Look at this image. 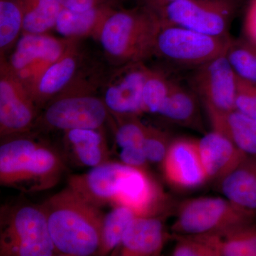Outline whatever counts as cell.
<instances>
[{
  "instance_id": "21",
  "label": "cell",
  "mask_w": 256,
  "mask_h": 256,
  "mask_svg": "<svg viewBox=\"0 0 256 256\" xmlns=\"http://www.w3.org/2000/svg\"><path fill=\"white\" fill-rule=\"evenodd\" d=\"M192 236L212 248L216 256H256L255 222Z\"/></svg>"
},
{
  "instance_id": "22",
  "label": "cell",
  "mask_w": 256,
  "mask_h": 256,
  "mask_svg": "<svg viewBox=\"0 0 256 256\" xmlns=\"http://www.w3.org/2000/svg\"><path fill=\"white\" fill-rule=\"evenodd\" d=\"M200 100L191 87L172 80L169 96L159 114L172 124L202 130Z\"/></svg>"
},
{
  "instance_id": "26",
  "label": "cell",
  "mask_w": 256,
  "mask_h": 256,
  "mask_svg": "<svg viewBox=\"0 0 256 256\" xmlns=\"http://www.w3.org/2000/svg\"><path fill=\"white\" fill-rule=\"evenodd\" d=\"M138 216L131 208L117 206L104 216L102 245L99 256H107L118 248L128 228Z\"/></svg>"
},
{
  "instance_id": "35",
  "label": "cell",
  "mask_w": 256,
  "mask_h": 256,
  "mask_svg": "<svg viewBox=\"0 0 256 256\" xmlns=\"http://www.w3.org/2000/svg\"><path fill=\"white\" fill-rule=\"evenodd\" d=\"M244 37L256 44V0H250L244 23Z\"/></svg>"
},
{
  "instance_id": "4",
  "label": "cell",
  "mask_w": 256,
  "mask_h": 256,
  "mask_svg": "<svg viewBox=\"0 0 256 256\" xmlns=\"http://www.w3.org/2000/svg\"><path fill=\"white\" fill-rule=\"evenodd\" d=\"M0 256H57L42 206L18 204L2 208Z\"/></svg>"
},
{
  "instance_id": "31",
  "label": "cell",
  "mask_w": 256,
  "mask_h": 256,
  "mask_svg": "<svg viewBox=\"0 0 256 256\" xmlns=\"http://www.w3.org/2000/svg\"><path fill=\"white\" fill-rule=\"evenodd\" d=\"M235 109L256 120V84L237 76Z\"/></svg>"
},
{
  "instance_id": "13",
  "label": "cell",
  "mask_w": 256,
  "mask_h": 256,
  "mask_svg": "<svg viewBox=\"0 0 256 256\" xmlns=\"http://www.w3.org/2000/svg\"><path fill=\"white\" fill-rule=\"evenodd\" d=\"M130 168L122 162H107L86 174L69 176L68 186L94 206H114L122 182Z\"/></svg>"
},
{
  "instance_id": "23",
  "label": "cell",
  "mask_w": 256,
  "mask_h": 256,
  "mask_svg": "<svg viewBox=\"0 0 256 256\" xmlns=\"http://www.w3.org/2000/svg\"><path fill=\"white\" fill-rule=\"evenodd\" d=\"M218 184L229 201L244 210L256 212V158L248 156Z\"/></svg>"
},
{
  "instance_id": "19",
  "label": "cell",
  "mask_w": 256,
  "mask_h": 256,
  "mask_svg": "<svg viewBox=\"0 0 256 256\" xmlns=\"http://www.w3.org/2000/svg\"><path fill=\"white\" fill-rule=\"evenodd\" d=\"M64 142L69 158L78 166L94 168L110 161L104 128L66 131Z\"/></svg>"
},
{
  "instance_id": "16",
  "label": "cell",
  "mask_w": 256,
  "mask_h": 256,
  "mask_svg": "<svg viewBox=\"0 0 256 256\" xmlns=\"http://www.w3.org/2000/svg\"><path fill=\"white\" fill-rule=\"evenodd\" d=\"M198 143L208 182L220 183L248 158L228 138L216 131L207 133Z\"/></svg>"
},
{
  "instance_id": "7",
  "label": "cell",
  "mask_w": 256,
  "mask_h": 256,
  "mask_svg": "<svg viewBox=\"0 0 256 256\" xmlns=\"http://www.w3.org/2000/svg\"><path fill=\"white\" fill-rule=\"evenodd\" d=\"M242 0H180L158 14L162 22L210 36H228Z\"/></svg>"
},
{
  "instance_id": "18",
  "label": "cell",
  "mask_w": 256,
  "mask_h": 256,
  "mask_svg": "<svg viewBox=\"0 0 256 256\" xmlns=\"http://www.w3.org/2000/svg\"><path fill=\"white\" fill-rule=\"evenodd\" d=\"M212 130L228 138L248 158H256V120L236 109L217 110L204 106Z\"/></svg>"
},
{
  "instance_id": "25",
  "label": "cell",
  "mask_w": 256,
  "mask_h": 256,
  "mask_svg": "<svg viewBox=\"0 0 256 256\" xmlns=\"http://www.w3.org/2000/svg\"><path fill=\"white\" fill-rule=\"evenodd\" d=\"M22 0H0V56L16 46L23 34Z\"/></svg>"
},
{
  "instance_id": "34",
  "label": "cell",
  "mask_w": 256,
  "mask_h": 256,
  "mask_svg": "<svg viewBox=\"0 0 256 256\" xmlns=\"http://www.w3.org/2000/svg\"><path fill=\"white\" fill-rule=\"evenodd\" d=\"M65 9L74 12H84L105 4L118 6V0H60Z\"/></svg>"
},
{
  "instance_id": "5",
  "label": "cell",
  "mask_w": 256,
  "mask_h": 256,
  "mask_svg": "<svg viewBox=\"0 0 256 256\" xmlns=\"http://www.w3.org/2000/svg\"><path fill=\"white\" fill-rule=\"evenodd\" d=\"M256 218V212L244 210L226 198L201 197L178 206L172 230L176 235H202L254 223Z\"/></svg>"
},
{
  "instance_id": "32",
  "label": "cell",
  "mask_w": 256,
  "mask_h": 256,
  "mask_svg": "<svg viewBox=\"0 0 256 256\" xmlns=\"http://www.w3.org/2000/svg\"><path fill=\"white\" fill-rule=\"evenodd\" d=\"M176 244L172 256H216L212 248L192 236L174 234Z\"/></svg>"
},
{
  "instance_id": "20",
  "label": "cell",
  "mask_w": 256,
  "mask_h": 256,
  "mask_svg": "<svg viewBox=\"0 0 256 256\" xmlns=\"http://www.w3.org/2000/svg\"><path fill=\"white\" fill-rule=\"evenodd\" d=\"M118 6L105 4L84 12H74L64 8L54 30L64 38L80 40L92 38L98 40L102 26Z\"/></svg>"
},
{
  "instance_id": "8",
  "label": "cell",
  "mask_w": 256,
  "mask_h": 256,
  "mask_svg": "<svg viewBox=\"0 0 256 256\" xmlns=\"http://www.w3.org/2000/svg\"><path fill=\"white\" fill-rule=\"evenodd\" d=\"M40 109L25 84L0 56V138L32 132Z\"/></svg>"
},
{
  "instance_id": "33",
  "label": "cell",
  "mask_w": 256,
  "mask_h": 256,
  "mask_svg": "<svg viewBox=\"0 0 256 256\" xmlns=\"http://www.w3.org/2000/svg\"><path fill=\"white\" fill-rule=\"evenodd\" d=\"M121 162L134 169L148 171L150 162L146 158L142 146H128L121 149Z\"/></svg>"
},
{
  "instance_id": "11",
  "label": "cell",
  "mask_w": 256,
  "mask_h": 256,
  "mask_svg": "<svg viewBox=\"0 0 256 256\" xmlns=\"http://www.w3.org/2000/svg\"><path fill=\"white\" fill-rule=\"evenodd\" d=\"M148 70L144 62L117 66L102 86V100L110 114L140 116L144 114L143 88Z\"/></svg>"
},
{
  "instance_id": "17",
  "label": "cell",
  "mask_w": 256,
  "mask_h": 256,
  "mask_svg": "<svg viewBox=\"0 0 256 256\" xmlns=\"http://www.w3.org/2000/svg\"><path fill=\"white\" fill-rule=\"evenodd\" d=\"M163 216H137L118 248L124 256H160L168 239Z\"/></svg>"
},
{
  "instance_id": "36",
  "label": "cell",
  "mask_w": 256,
  "mask_h": 256,
  "mask_svg": "<svg viewBox=\"0 0 256 256\" xmlns=\"http://www.w3.org/2000/svg\"><path fill=\"white\" fill-rule=\"evenodd\" d=\"M138 6L158 15L162 10L180 0H137Z\"/></svg>"
},
{
  "instance_id": "14",
  "label": "cell",
  "mask_w": 256,
  "mask_h": 256,
  "mask_svg": "<svg viewBox=\"0 0 256 256\" xmlns=\"http://www.w3.org/2000/svg\"><path fill=\"white\" fill-rule=\"evenodd\" d=\"M66 171L63 158L43 141L22 165L12 188L28 193L54 188Z\"/></svg>"
},
{
  "instance_id": "37",
  "label": "cell",
  "mask_w": 256,
  "mask_h": 256,
  "mask_svg": "<svg viewBox=\"0 0 256 256\" xmlns=\"http://www.w3.org/2000/svg\"><path fill=\"white\" fill-rule=\"evenodd\" d=\"M118 1H119V2H120V1H121V0H118Z\"/></svg>"
},
{
  "instance_id": "24",
  "label": "cell",
  "mask_w": 256,
  "mask_h": 256,
  "mask_svg": "<svg viewBox=\"0 0 256 256\" xmlns=\"http://www.w3.org/2000/svg\"><path fill=\"white\" fill-rule=\"evenodd\" d=\"M23 34H46L55 28L64 8L60 0H22Z\"/></svg>"
},
{
  "instance_id": "6",
  "label": "cell",
  "mask_w": 256,
  "mask_h": 256,
  "mask_svg": "<svg viewBox=\"0 0 256 256\" xmlns=\"http://www.w3.org/2000/svg\"><path fill=\"white\" fill-rule=\"evenodd\" d=\"M232 37L204 34L162 23L156 36L154 56L184 68H196L225 54Z\"/></svg>"
},
{
  "instance_id": "9",
  "label": "cell",
  "mask_w": 256,
  "mask_h": 256,
  "mask_svg": "<svg viewBox=\"0 0 256 256\" xmlns=\"http://www.w3.org/2000/svg\"><path fill=\"white\" fill-rule=\"evenodd\" d=\"M74 40L46 34H22L8 63L28 89L50 66L60 60Z\"/></svg>"
},
{
  "instance_id": "3",
  "label": "cell",
  "mask_w": 256,
  "mask_h": 256,
  "mask_svg": "<svg viewBox=\"0 0 256 256\" xmlns=\"http://www.w3.org/2000/svg\"><path fill=\"white\" fill-rule=\"evenodd\" d=\"M97 84L80 76L40 112L34 129L66 131L101 129L110 120V114L102 98L96 95Z\"/></svg>"
},
{
  "instance_id": "10",
  "label": "cell",
  "mask_w": 256,
  "mask_h": 256,
  "mask_svg": "<svg viewBox=\"0 0 256 256\" xmlns=\"http://www.w3.org/2000/svg\"><path fill=\"white\" fill-rule=\"evenodd\" d=\"M226 54L194 68L188 82L203 106L227 111L235 109L237 76Z\"/></svg>"
},
{
  "instance_id": "15",
  "label": "cell",
  "mask_w": 256,
  "mask_h": 256,
  "mask_svg": "<svg viewBox=\"0 0 256 256\" xmlns=\"http://www.w3.org/2000/svg\"><path fill=\"white\" fill-rule=\"evenodd\" d=\"M79 47V41L76 40L28 89L40 111L67 88L80 74L82 56Z\"/></svg>"
},
{
  "instance_id": "1",
  "label": "cell",
  "mask_w": 256,
  "mask_h": 256,
  "mask_svg": "<svg viewBox=\"0 0 256 256\" xmlns=\"http://www.w3.org/2000/svg\"><path fill=\"white\" fill-rule=\"evenodd\" d=\"M57 256H99L105 215L72 188H64L42 205Z\"/></svg>"
},
{
  "instance_id": "27",
  "label": "cell",
  "mask_w": 256,
  "mask_h": 256,
  "mask_svg": "<svg viewBox=\"0 0 256 256\" xmlns=\"http://www.w3.org/2000/svg\"><path fill=\"white\" fill-rule=\"evenodd\" d=\"M237 76L256 84V44L246 37L233 40L226 54Z\"/></svg>"
},
{
  "instance_id": "2",
  "label": "cell",
  "mask_w": 256,
  "mask_h": 256,
  "mask_svg": "<svg viewBox=\"0 0 256 256\" xmlns=\"http://www.w3.org/2000/svg\"><path fill=\"white\" fill-rule=\"evenodd\" d=\"M162 24L158 15L141 6L118 8L106 20L98 41L106 56L117 66L146 62L154 56Z\"/></svg>"
},
{
  "instance_id": "29",
  "label": "cell",
  "mask_w": 256,
  "mask_h": 256,
  "mask_svg": "<svg viewBox=\"0 0 256 256\" xmlns=\"http://www.w3.org/2000/svg\"><path fill=\"white\" fill-rule=\"evenodd\" d=\"M117 146L121 149L128 146H142L148 126L139 116H114L110 114Z\"/></svg>"
},
{
  "instance_id": "30",
  "label": "cell",
  "mask_w": 256,
  "mask_h": 256,
  "mask_svg": "<svg viewBox=\"0 0 256 256\" xmlns=\"http://www.w3.org/2000/svg\"><path fill=\"white\" fill-rule=\"evenodd\" d=\"M172 141L169 133L148 126L142 148L150 163L162 166Z\"/></svg>"
},
{
  "instance_id": "28",
  "label": "cell",
  "mask_w": 256,
  "mask_h": 256,
  "mask_svg": "<svg viewBox=\"0 0 256 256\" xmlns=\"http://www.w3.org/2000/svg\"><path fill=\"white\" fill-rule=\"evenodd\" d=\"M171 84L164 73L149 68L143 88L144 114H160L169 96Z\"/></svg>"
},
{
  "instance_id": "12",
  "label": "cell",
  "mask_w": 256,
  "mask_h": 256,
  "mask_svg": "<svg viewBox=\"0 0 256 256\" xmlns=\"http://www.w3.org/2000/svg\"><path fill=\"white\" fill-rule=\"evenodd\" d=\"M162 168L166 181L176 190H196L208 182L195 140H173Z\"/></svg>"
}]
</instances>
